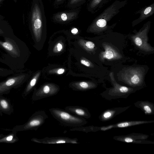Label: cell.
Returning <instances> with one entry per match:
<instances>
[{
    "label": "cell",
    "mask_w": 154,
    "mask_h": 154,
    "mask_svg": "<svg viewBox=\"0 0 154 154\" xmlns=\"http://www.w3.org/2000/svg\"><path fill=\"white\" fill-rule=\"evenodd\" d=\"M30 21L32 31L36 38H40L46 26V19L42 0H33Z\"/></svg>",
    "instance_id": "cell-1"
},
{
    "label": "cell",
    "mask_w": 154,
    "mask_h": 154,
    "mask_svg": "<svg viewBox=\"0 0 154 154\" xmlns=\"http://www.w3.org/2000/svg\"><path fill=\"white\" fill-rule=\"evenodd\" d=\"M49 111L54 118L60 123L66 126L79 127L87 123L85 118L73 115L65 110L52 108L50 109Z\"/></svg>",
    "instance_id": "cell-2"
},
{
    "label": "cell",
    "mask_w": 154,
    "mask_h": 154,
    "mask_svg": "<svg viewBox=\"0 0 154 154\" xmlns=\"http://www.w3.org/2000/svg\"><path fill=\"white\" fill-rule=\"evenodd\" d=\"M113 87L107 89L101 94V96L109 100L119 98H127L131 94L136 91V89L131 87L122 86L115 81L114 79L113 73L109 74Z\"/></svg>",
    "instance_id": "cell-3"
},
{
    "label": "cell",
    "mask_w": 154,
    "mask_h": 154,
    "mask_svg": "<svg viewBox=\"0 0 154 154\" xmlns=\"http://www.w3.org/2000/svg\"><path fill=\"white\" fill-rule=\"evenodd\" d=\"M48 116L44 110H39L33 113L26 122L23 124L17 125L11 130L17 131L29 130L36 131L43 125Z\"/></svg>",
    "instance_id": "cell-4"
},
{
    "label": "cell",
    "mask_w": 154,
    "mask_h": 154,
    "mask_svg": "<svg viewBox=\"0 0 154 154\" xmlns=\"http://www.w3.org/2000/svg\"><path fill=\"white\" fill-rule=\"evenodd\" d=\"M149 137V135L147 134L132 133L124 135L114 136L113 138L116 140L127 143L139 144H154V142L147 140Z\"/></svg>",
    "instance_id": "cell-5"
},
{
    "label": "cell",
    "mask_w": 154,
    "mask_h": 154,
    "mask_svg": "<svg viewBox=\"0 0 154 154\" xmlns=\"http://www.w3.org/2000/svg\"><path fill=\"white\" fill-rule=\"evenodd\" d=\"M59 91V88L52 84H46L39 89L35 90L32 95V99L36 101L56 94Z\"/></svg>",
    "instance_id": "cell-6"
},
{
    "label": "cell",
    "mask_w": 154,
    "mask_h": 154,
    "mask_svg": "<svg viewBox=\"0 0 154 154\" xmlns=\"http://www.w3.org/2000/svg\"><path fill=\"white\" fill-rule=\"evenodd\" d=\"M25 75H21L10 78L0 82V95L8 94L12 88H16L23 83Z\"/></svg>",
    "instance_id": "cell-7"
},
{
    "label": "cell",
    "mask_w": 154,
    "mask_h": 154,
    "mask_svg": "<svg viewBox=\"0 0 154 154\" xmlns=\"http://www.w3.org/2000/svg\"><path fill=\"white\" fill-rule=\"evenodd\" d=\"M79 13L78 9L58 12L54 14L52 19L54 22L60 23H66L76 19Z\"/></svg>",
    "instance_id": "cell-8"
},
{
    "label": "cell",
    "mask_w": 154,
    "mask_h": 154,
    "mask_svg": "<svg viewBox=\"0 0 154 154\" xmlns=\"http://www.w3.org/2000/svg\"><path fill=\"white\" fill-rule=\"evenodd\" d=\"M124 79L127 84L136 89L135 88L142 86V75L136 69H129L127 71L124 75Z\"/></svg>",
    "instance_id": "cell-9"
},
{
    "label": "cell",
    "mask_w": 154,
    "mask_h": 154,
    "mask_svg": "<svg viewBox=\"0 0 154 154\" xmlns=\"http://www.w3.org/2000/svg\"><path fill=\"white\" fill-rule=\"evenodd\" d=\"M31 141L33 142L45 144H55L57 143H69L77 144L78 139L76 138H71L67 137H45L41 139L33 138Z\"/></svg>",
    "instance_id": "cell-10"
},
{
    "label": "cell",
    "mask_w": 154,
    "mask_h": 154,
    "mask_svg": "<svg viewBox=\"0 0 154 154\" xmlns=\"http://www.w3.org/2000/svg\"><path fill=\"white\" fill-rule=\"evenodd\" d=\"M130 106H129L123 107H115L108 109L100 115L98 119L102 122L109 121L116 116L125 112Z\"/></svg>",
    "instance_id": "cell-11"
},
{
    "label": "cell",
    "mask_w": 154,
    "mask_h": 154,
    "mask_svg": "<svg viewBox=\"0 0 154 154\" xmlns=\"http://www.w3.org/2000/svg\"><path fill=\"white\" fill-rule=\"evenodd\" d=\"M65 110L76 116L85 119H89L91 116L88 109L84 107L77 106H68L65 108Z\"/></svg>",
    "instance_id": "cell-12"
},
{
    "label": "cell",
    "mask_w": 154,
    "mask_h": 154,
    "mask_svg": "<svg viewBox=\"0 0 154 154\" xmlns=\"http://www.w3.org/2000/svg\"><path fill=\"white\" fill-rule=\"evenodd\" d=\"M136 107L140 109L146 115L154 114V104L148 101H138L134 103Z\"/></svg>",
    "instance_id": "cell-13"
},
{
    "label": "cell",
    "mask_w": 154,
    "mask_h": 154,
    "mask_svg": "<svg viewBox=\"0 0 154 154\" xmlns=\"http://www.w3.org/2000/svg\"><path fill=\"white\" fill-rule=\"evenodd\" d=\"M14 108L10 100L6 97L0 95V114L4 113L8 115L14 112Z\"/></svg>",
    "instance_id": "cell-14"
},
{
    "label": "cell",
    "mask_w": 154,
    "mask_h": 154,
    "mask_svg": "<svg viewBox=\"0 0 154 154\" xmlns=\"http://www.w3.org/2000/svg\"><path fill=\"white\" fill-rule=\"evenodd\" d=\"M154 122V120H134L126 121L111 125L112 128H124L141 124Z\"/></svg>",
    "instance_id": "cell-15"
},
{
    "label": "cell",
    "mask_w": 154,
    "mask_h": 154,
    "mask_svg": "<svg viewBox=\"0 0 154 154\" xmlns=\"http://www.w3.org/2000/svg\"><path fill=\"white\" fill-rule=\"evenodd\" d=\"M72 88L75 90L86 91L95 88L96 85L92 83L82 81L72 84Z\"/></svg>",
    "instance_id": "cell-16"
},
{
    "label": "cell",
    "mask_w": 154,
    "mask_h": 154,
    "mask_svg": "<svg viewBox=\"0 0 154 154\" xmlns=\"http://www.w3.org/2000/svg\"><path fill=\"white\" fill-rule=\"evenodd\" d=\"M10 133L5 135L0 138V143H15L19 140L17 135V131H11Z\"/></svg>",
    "instance_id": "cell-17"
},
{
    "label": "cell",
    "mask_w": 154,
    "mask_h": 154,
    "mask_svg": "<svg viewBox=\"0 0 154 154\" xmlns=\"http://www.w3.org/2000/svg\"><path fill=\"white\" fill-rule=\"evenodd\" d=\"M40 73H37L31 80L28 84L22 94V96L25 97L31 91L35 85Z\"/></svg>",
    "instance_id": "cell-18"
},
{
    "label": "cell",
    "mask_w": 154,
    "mask_h": 154,
    "mask_svg": "<svg viewBox=\"0 0 154 154\" xmlns=\"http://www.w3.org/2000/svg\"><path fill=\"white\" fill-rule=\"evenodd\" d=\"M0 45L10 53L15 55H18V52L16 48L11 42L8 41H0Z\"/></svg>",
    "instance_id": "cell-19"
},
{
    "label": "cell",
    "mask_w": 154,
    "mask_h": 154,
    "mask_svg": "<svg viewBox=\"0 0 154 154\" xmlns=\"http://www.w3.org/2000/svg\"><path fill=\"white\" fill-rule=\"evenodd\" d=\"M71 131H79L86 133L89 132H96L100 131V127L91 126L86 127L75 128L70 129Z\"/></svg>",
    "instance_id": "cell-20"
},
{
    "label": "cell",
    "mask_w": 154,
    "mask_h": 154,
    "mask_svg": "<svg viewBox=\"0 0 154 154\" xmlns=\"http://www.w3.org/2000/svg\"><path fill=\"white\" fill-rule=\"evenodd\" d=\"M146 40V39L145 40V38H143L139 36H137L134 38L135 43L138 47L144 49L145 47L146 50H148L146 46L148 47L147 46L148 44L147 43Z\"/></svg>",
    "instance_id": "cell-21"
},
{
    "label": "cell",
    "mask_w": 154,
    "mask_h": 154,
    "mask_svg": "<svg viewBox=\"0 0 154 154\" xmlns=\"http://www.w3.org/2000/svg\"><path fill=\"white\" fill-rule=\"evenodd\" d=\"M115 51L111 48H107L103 53V57L107 59H111L116 56Z\"/></svg>",
    "instance_id": "cell-22"
},
{
    "label": "cell",
    "mask_w": 154,
    "mask_h": 154,
    "mask_svg": "<svg viewBox=\"0 0 154 154\" xmlns=\"http://www.w3.org/2000/svg\"><path fill=\"white\" fill-rule=\"evenodd\" d=\"M106 21L105 20L103 19H99L96 22L97 25L100 27H104L106 26Z\"/></svg>",
    "instance_id": "cell-23"
},
{
    "label": "cell",
    "mask_w": 154,
    "mask_h": 154,
    "mask_svg": "<svg viewBox=\"0 0 154 154\" xmlns=\"http://www.w3.org/2000/svg\"><path fill=\"white\" fill-rule=\"evenodd\" d=\"M63 48L62 44L60 43H57L54 48V51L56 52H60L61 51Z\"/></svg>",
    "instance_id": "cell-24"
},
{
    "label": "cell",
    "mask_w": 154,
    "mask_h": 154,
    "mask_svg": "<svg viewBox=\"0 0 154 154\" xmlns=\"http://www.w3.org/2000/svg\"><path fill=\"white\" fill-rule=\"evenodd\" d=\"M85 46L88 49H93L95 47V45L91 42L88 41L85 43Z\"/></svg>",
    "instance_id": "cell-25"
},
{
    "label": "cell",
    "mask_w": 154,
    "mask_h": 154,
    "mask_svg": "<svg viewBox=\"0 0 154 154\" xmlns=\"http://www.w3.org/2000/svg\"><path fill=\"white\" fill-rule=\"evenodd\" d=\"M80 62L82 64L88 67H89L91 65L89 61L84 59H82L80 60Z\"/></svg>",
    "instance_id": "cell-26"
},
{
    "label": "cell",
    "mask_w": 154,
    "mask_h": 154,
    "mask_svg": "<svg viewBox=\"0 0 154 154\" xmlns=\"http://www.w3.org/2000/svg\"><path fill=\"white\" fill-rule=\"evenodd\" d=\"M65 69L63 68H60L56 71V73L59 75L63 74L65 72Z\"/></svg>",
    "instance_id": "cell-27"
},
{
    "label": "cell",
    "mask_w": 154,
    "mask_h": 154,
    "mask_svg": "<svg viewBox=\"0 0 154 154\" xmlns=\"http://www.w3.org/2000/svg\"><path fill=\"white\" fill-rule=\"evenodd\" d=\"M152 8L151 7H148L146 8L144 11V14H149L151 11Z\"/></svg>",
    "instance_id": "cell-28"
},
{
    "label": "cell",
    "mask_w": 154,
    "mask_h": 154,
    "mask_svg": "<svg viewBox=\"0 0 154 154\" xmlns=\"http://www.w3.org/2000/svg\"><path fill=\"white\" fill-rule=\"evenodd\" d=\"M65 0H54V2L56 5H60L62 4Z\"/></svg>",
    "instance_id": "cell-29"
},
{
    "label": "cell",
    "mask_w": 154,
    "mask_h": 154,
    "mask_svg": "<svg viewBox=\"0 0 154 154\" xmlns=\"http://www.w3.org/2000/svg\"><path fill=\"white\" fill-rule=\"evenodd\" d=\"M78 29L76 28L72 29L71 31V32L74 34H76L78 33Z\"/></svg>",
    "instance_id": "cell-30"
},
{
    "label": "cell",
    "mask_w": 154,
    "mask_h": 154,
    "mask_svg": "<svg viewBox=\"0 0 154 154\" xmlns=\"http://www.w3.org/2000/svg\"><path fill=\"white\" fill-rule=\"evenodd\" d=\"M5 135L3 134H0V138L2 137H3Z\"/></svg>",
    "instance_id": "cell-31"
},
{
    "label": "cell",
    "mask_w": 154,
    "mask_h": 154,
    "mask_svg": "<svg viewBox=\"0 0 154 154\" xmlns=\"http://www.w3.org/2000/svg\"><path fill=\"white\" fill-rule=\"evenodd\" d=\"M3 71L2 69L0 68V73Z\"/></svg>",
    "instance_id": "cell-32"
},
{
    "label": "cell",
    "mask_w": 154,
    "mask_h": 154,
    "mask_svg": "<svg viewBox=\"0 0 154 154\" xmlns=\"http://www.w3.org/2000/svg\"><path fill=\"white\" fill-rule=\"evenodd\" d=\"M3 32L0 29V33H2Z\"/></svg>",
    "instance_id": "cell-33"
},
{
    "label": "cell",
    "mask_w": 154,
    "mask_h": 154,
    "mask_svg": "<svg viewBox=\"0 0 154 154\" xmlns=\"http://www.w3.org/2000/svg\"><path fill=\"white\" fill-rule=\"evenodd\" d=\"M3 0H0V2L2 1Z\"/></svg>",
    "instance_id": "cell-34"
}]
</instances>
